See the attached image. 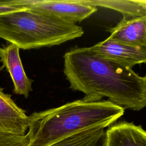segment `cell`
Returning a JSON list of instances; mask_svg holds the SVG:
<instances>
[{"instance_id":"obj_1","label":"cell","mask_w":146,"mask_h":146,"mask_svg":"<svg viewBox=\"0 0 146 146\" xmlns=\"http://www.w3.org/2000/svg\"><path fill=\"white\" fill-rule=\"evenodd\" d=\"M63 72L70 88L90 102L107 98L125 109L140 111L146 105V77L132 68L102 58L89 47H75L64 55Z\"/></svg>"},{"instance_id":"obj_2","label":"cell","mask_w":146,"mask_h":146,"mask_svg":"<svg viewBox=\"0 0 146 146\" xmlns=\"http://www.w3.org/2000/svg\"><path fill=\"white\" fill-rule=\"evenodd\" d=\"M124 109L109 100L90 102L83 99L29 116L27 146L49 145L77 132L113 124Z\"/></svg>"},{"instance_id":"obj_3","label":"cell","mask_w":146,"mask_h":146,"mask_svg":"<svg viewBox=\"0 0 146 146\" xmlns=\"http://www.w3.org/2000/svg\"><path fill=\"white\" fill-rule=\"evenodd\" d=\"M83 34L75 23L26 7L0 13V38L19 49L59 45Z\"/></svg>"},{"instance_id":"obj_4","label":"cell","mask_w":146,"mask_h":146,"mask_svg":"<svg viewBox=\"0 0 146 146\" xmlns=\"http://www.w3.org/2000/svg\"><path fill=\"white\" fill-rule=\"evenodd\" d=\"M18 6L51 15L75 23L87 18L97 7L82 3L80 0L13 1Z\"/></svg>"},{"instance_id":"obj_5","label":"cell","mask_w":146,"mask_h":146,"mask_svg":"<svg viewBox=\"0 0 146 146\" xmlns=\"http://www.w3.org/2000/svg\"><path fill=\"white\" fill-rule=\"evenodd\" d=\"M89 48L102 58L130 68L136 64L145 63L146 61V47H133L108 38Z\"/></svg>"},{"instance_id":"obj_6","label":"cell","mask_w":146,"mask_h":146,"mask_svg":"<svg viewBox=\"0 0 146 146\" xmlns=\"http://www.w3.org/2000/svg\"><path fill=\"white\" fill-rule=\"evenodd\" d=\"M1 68H6L14 84L15 94L28 98L32 91V82L26 75L19 56V48L13 44L0 47Z\"/></svg>"},{"instance_id":"obj_7","label":"cell","mask_w":146,"mask_h":146,"mask_svg":"<svg viewBox=\"0 0 146 146\" xmlns=\"http://www.w3.org/2000/svg\"><path fill=\"white\" fill-rule=\"evenodd\" d=\"M29 116L0 87V133L25 135L28 130Z\"/></svg>"},{"instance_id":"obj_8","label":"cell","mask_w":146,"mask_h":146,"mask_svg":"<svg viewBox=\"0 0 146 146\" xmlns=\"http://www.w3.org/2000/svg\"><path fill=\"white\" fill-rule=\"evenodd\" d=\"M109 39L133 47H146V16H123L114 27L108 30Z\"/></svg>"},{"instance_id":"obj_9","label":"cell","mask_w":146,"mask_h":146,"mask_svg":"<svg viewBox=\"0 0 146 146\" xmlns=\"http://www.w3.org/2000/svg\"><path fill=\"white\" fill-rule=\"evenodd\" d=\"M103 146H146V132L133 123L112 124L105 132Z\"/></svg>"},{"instance_id":"obj_10","label":"cell","mask_w":146,"mask_h":146,"mask_svg":"<svg viewBox=\"0 0 146 146\" xmlns=\"http://www.w3.org/2000/svg\"><path fill=\"white\" fill-rule=\"evenodd\" d=\"M104 128L98 127L84 129L48 146H103L106 132Z\"/></svg>"},{"instance_id":"obj_11","label":"cell","mask_w":146,"mask_h":146,"mask_svg":"<svg viewBox=\"0 0 146 146\" xmlns=\"http://www.w3.org/2000/svg\"><path fill=\"white\" fill-rule=\"evenodd\" d=\"M90 6L103 7L120 12L123 15L128 17L146 16V1L145 0H80Z\"/></svg>"},{"instance_id":"obj_12","label":"cell","mask_w":146,"mask_h":146,"mask_svg":"<svg viewBox=\"0 0 146 146\" xmlns=\"http://www.w3.org/2000/svg\"><path fill=\"white\" fill-rule=\"evenodd\" d=\"M29 140L27 133L25 135L0 133V146H27Z\"/></svg>"}]
</instances>
